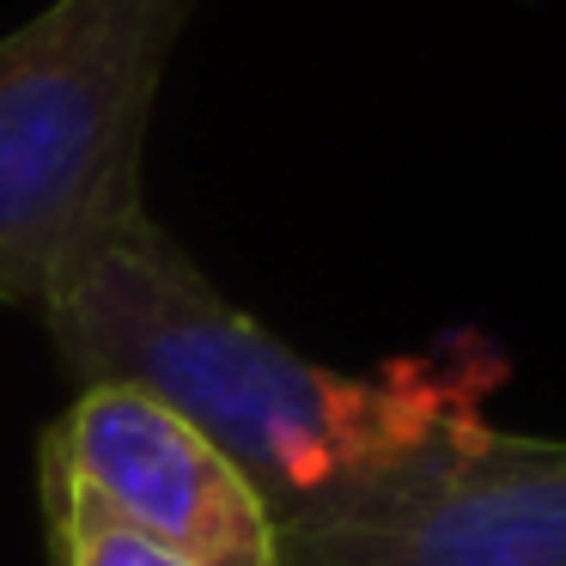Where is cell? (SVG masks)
<instances>
[{
  "label": "cell",
  "instance_id": "cell-2",
  "mask_svg": "<svg viewBox=\"0 0 566 566\" xmlns=\"http://www.w3.org/2000/svg\"><path fill=\"white\" fill-rule=\"evenodd\" d=\"M189 0H55L0 38V305L43 311L98 226L140 208V140Z\"/></svg>",
  "mask_w": 566,
  "mask_h": 566
},
{
  "label": "cell",
  "instance_id": "cell-5",
  "mask_svg": "<svg viewBox=\"0 0 566 566\" xmlns=\"http://www.w3.org/2000/svg\"><path fill=\"white\" fill-rule=\"evenodd\" d=\"M38 488H43V530H50L55 566H196L123 512L98 500L62 457L43 444L38 451Z\"/></svg>",
  "mask_w": 566,
  "mask_h": 566
},
{
  "label": "cell",
  "instance_id": "cell-4",
  "mask_svg": "<svg viewBox=\"0 0 566 566\" xmlns=\"http://www.w3.org/2000/svg\"><path fill=\"white\" fill-rule=\"evenodd\" d=\"M55 457L111 512L196 566H281V530L244 469L159 396L128 384L74 390L43 432Z\"/></svg>",
  "mask_w": 566,
  "mask_h": 566
},
{
  "label": "cell",
  "instance_id": "cell-1",
  "mask_svg": "<svg viewBox=\"0 0 566 566\" xmlns=\"http://www.w3.org/2000/svg\"><path fill=\"white\" fill-rule=\"evenodd\" d=\"M67 384H128L201 427L256 488L274 530L359 505L488 427L512 378L500 342L457 329L427 354L335 371L238 311L147 208L80 244L43 298Z\"/></svg>",
  "mask_w": 566,
  "mask_h": 566
},
{
  "label": "cell",
  "instance_id": "cell-3",
  "mask_svg": "<svg viewBox=\"0 0 566 566\" xmlns=\"http://www.w3.org/2000/svg\"><path fill=\"white\" fill-rule=\"evenodd\" d=\"M281 566H566V439L475 427L396 488L286 524Z\"/></svg>",
  "mask_w": 566,
  "mask_h": 566
}]
</instances>
